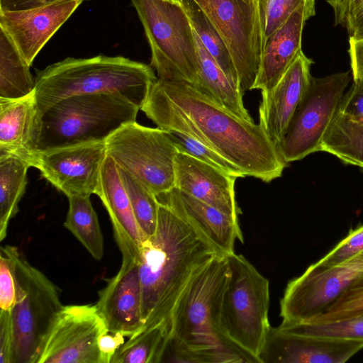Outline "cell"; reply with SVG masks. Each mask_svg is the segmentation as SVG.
<instances>
[{
  "label": "cell",
  "instance_id": "cell-1",
  "mask_svg": "<svg viewBox=\"0 0 363 363\" xmlns=\"http://www.w3.org/2000/svg\"><path fill=\"white\" fill-rule=\"evenodd\" d=\"M140 109L158 128L196 139L245 177L269 183L287 164L259 124L237 116L193 84L157 78Z\"/></svg>",
  "mask_w": 363,
  "mask_h": 363
},
{
  "label": "cell",
  "instance_id": "cell-2",
  "mask_svg": "<svg viewBox=\"0 0 363 363\" xmlns=\"http://www.w3.org/2000/svg\"><path fill=\"white\" fill-rule=\"evenodd\" d=\"M158 201L155 233L143 240L138 257L141 331L160 323L169 331L172 313L189 283L213 258L225 255L180 213Z\"/></svg>",
  "mask_w": 363,
  "mask_h": 363
},
{
  "label": "cell",
  "instance_id": "cell-3",
  "mask_svg": "<svg viewBox=\"0 0 363 363\" xmlns=\"http://www.w3.org/2000/svg\"><path fill=\"white\" fill-rule=\"evenodd\" d=\"M229 275L228 256L220 255L189 283L172 313L159 363L250 362L221 330V303Z\"/></svg>",
  "mask_w": 363,
  "mask_h": 363
},
{
  "label": "cell",
  "instance_id": "cell-4",
  "mask_svg": "<svg viewBox=\"0 0 363 363\" xmlns=\"http://www.w3.org/2000/svg\"><path fill=\"white\" fill-rule=\"evenodd\" d=\"M157 79L152 67L123 56L67 57L37 72L39 116L65 98L86 94L120 95L140 109Z\"/></svg>",
  "mask_w": 363,
  "mask_h": 363
},
{
  "label": "cell",
  "instance_id": "cell-5",
  "mask_svg": "<svg viewBox=\"0 0 363 363\" xmlns=\"http://www.w3.org/2000/svg\"><path fill=\"white\" fill-rule=\"evenodd\" d=\"M139 110L111 93L65 98L40 116L34 151L105 142L123 125L136 121Z\"/></svg>",
  "mask_w": 363,
  "mask_h": 363
},
{
  "label": "cell",
  "instance_id": "cell-6",
  "mask_svg": "<svg viewBox=\"0 0 363 363\" xmlns=\"http://www.w3.org/2000/svg\"><path fill=\"white\" fill-rule=\"evenodd\" d=\"M230 275L220 309L225 338L250 362L262 363L270 330L269 282L242 255H228Z\"/></svg>",
  "mask_w": 363,
  "mask_h": 363
},
{
  "label": "cell",
  "instance_id": "cell-7",
  "mask_svg": "<svg viewBox=\"0 0 363 363\" xmlns=\"http://www.w3.org/2000/svg\"><path fill=\"white\" fill-rule=\"evenodd\" d=\"M2 247L11 259L16 286V302L11 310L12 363H37L49 330L63 307L60 290L28 262L18 247Z\"/></svg>",
  "mask_w": 363,
  "mask_h": 363
},
{
  "label": "cell",
  "instance_id": "cell-8",
  "mask_svg": "<svg viewBox=\"0 0 363 363\" xmlns=\"http://www.w3.org/2000/svg\"><path fill=\"white\" fill-rule=\"evenodd\" d=\"M151 51L158 79L197 86L199 61L193 29L182 5L163 0H130Z\"/></svg>",
  "mask_w": 363,
  "mask_h": 363
},
{
  "label": "cell",
  "instance_id": "cell-9",
  "mask_svg": "<svg viewBox=\"0 0 363 363\" xmlns=\"http://www.w3.org/2000/svg\"><path fill=\"white\" fill-rule=\"evenodd\" d=\"M107 155L156 196L175 185L177 152L172 133L136 121L123 125L105 141Z\"/></svg>",
  "mask_w": 363,
  "mask_h": 363
},
{
  "label": "cell",
  "instance_id": "cell-10",
  "mask_svg": "<svg viewBox=\"0 0 363 363\" xmlns=\"http://www.w3.org/2000/svg\"><path fill=\"white\" fill-rule=\"evenodd\" d=\"M350 72L311 77L301 101L278 145L286 163L320 151L324 138L340 111Z\"/></svg>",
  "mask_w": 363,
  "mask_h": 363
},
{
  "label": "cell",
  "instance_id": "cell-11",
  "mask_svg": "<svg viewBox=\"0 0 363 363\" xmlns=\"http://www.w3.org/2000/svg\"><path fill=\"white\" fill-rule=\"evenodd\" d=\"M227 45L244 94L252 90L263 50L258 0H194Z\"/></svg>",
  "mask_w": 363,
  "mask_h": 363
},
{
  "label": "cell",
  "instance_id": "cell-12",
  "mask_svg": "<svg viewBox=\"0 0 363 363\" xmlns=\"http://www.w3.org/2000/svg\"><path fill=\"white\" fill-rule=\"evenodd\" d=\"M363 275V251L329 268L308 267L291 279L280 301L281 323L305 322L333 305Z\"/></svg>",
  "mask_w": 363,
  "mask_h": 363
},
{
  "label": "cell",
  "instance_id": "cell-13",
  "mask_svg": "<svg viewBox=\"0 0 363 363\" xmlns=\"http://www.w3.org/2000/svg\"><path fill=\"white\" fill-rule=\"evenodd\" d=\"M107 330L96 304L63 306L37 363H100L98 342Z\"/></svg>",
  "mask_w": 363,
  "mask_h": 363
},
{
  "label": "cell",
  "instance_id": "cell-14",
  "mask_svg": "<svg viewBox=\"0 0 363 363\" xmlns=\"http://www.w3.org/2000/svg\"><path fill=\"white\" fill-rule=\"evenodd\" d=\"M107 157L105 142L34 151L28 161L67 197L96 193Z\"/></svg>",
  "mask_w": 363,
  "mask_h": 363
},
{
  "label": "cell",
  "instance_id": "cell-15",
  "mask_svg": "<svg viewBox=\"0 0 363 363\" xmlns=\"http://www.w3.org/2000/svg\"><path fill=\"white\" fill-rule=\"evenodd\" d=\"M121 252V268L99 292L96 306L109 332L130 337L143 328L142 289L137 256L128 250Z\"/></svg>",
  "mask_w": 363,
  "mask_h": 363
},
{
  "label": "cell",
  "instance_id": "cell-16",
  "mask_svg": "<svg viewBox=\"0 0 363 363\" xmlns=\"http://www.w3.org/2000/svg\"><path fill=\"white\" fill-rule=\"evenodd\" d=\"M86 0H62L22 10H0V28L29 66L48 41Z\"/></svg>",
  "mask_w": 363,
  "mask_h": 363
},
{
  "label": "cell",
  "instance_id": "cell-17",
  "mask_svg": "<svg viewBox=\"0 0 363 363\" xmlns=\"http://www.w3.org/2000/svg\"><path fill=\"white\" fill-rule=\"evenodd\" d=\"M176 144L174 187L238 221L241 211L235 199L237 178L199 160Z\"/></svg>",
  "mask_w": 363,
  "mask_h": 363
},
{
  "label": "cell",
  "instance_id": "cell-18",
  "mask_svg": "<svg viewBox=\"0 0 363 363\" xmlns=\"http://www.w3.org/2000/svg\"><path fill=\"white\" fill-rule=\"evenodd\" d=\"M312 64L301 51L273 88L261 91L259 124L277 146L308 88Z\"/></svg>",
  "mask_w": 363,
  "mask_h": 363
},
{
  "label": "cell",
  "instance_id": "cell-19",
  "mask_svg": "<svg viewBox=\"0 0 363 363\" xmlns=\"http://www.w3.org/2000/svg\"><path fill=\"white\" fill-rule=\"evenodd\" d=\"M363 349V342L311 337L272 328L262 363H345Z\"/></svg>",
  "mask_w": 363,
  "mask_h": 363
},
{
  "label": "cell",
  "instance_id": "cell-20",
  "mask_svg": "<svg viewBox=\"0 0 363 363\" xmlns=\"http://www.w3.org/2000/svg\"><path fill=\"white\" fill-rule=\"evenodd\" d=\"M315 15V0H305L266 40L252 89L273 88L302 51L306 21Z\"/></svg>",
  "mask_w": 363,
  "mask_h": 363
},
{
  "label": "cell",
  "instance_id": "cell-21",
  "mask_svg": "<svg viewBox=\"0 0 363 363\" xmlns=\"http://www.w3.org/2000/svg\"><path fill=\"white\" fill-rule=\"evenodd\" d=\"M182 216L218 250L227 256L234 253L237 240L243 242L238 221L218 209L174 187L156 196Z\"/></svg>",
  "mask_w": 363,
  "mask_h": 363
},
{
  "label": "cell",
  "instance_id": "cell-22",
  "mask_svg": "<svg viewBox=\"0 0 363 363\" xmlns=\"http://www.w3.org/2000/svg\"><path fill=\"white\" fill-rule=\"evenodd\" d=\"M108 213L116 243L138 257L143 241L132 206L114 161L105 159L96 193Z\"/></svg>",
  "mask_w": 363,
  "mask_h": 363
},
{
  "label": "cell",
  "instance_id": "cell-23",
  "mask_svg": "<svg viewBox=\"0 0 363 363\" xmlns=\"http://www.w3.org/2000/svg\"><path fill=\"white\" fill-rule=\"evenodd\" d=\"M39 118L34 92L18 99L0 97V155L28 160L34 152Z\"/></svg>",
  "mask_w": 363,
  "mask_h": 363
},
{
  "label": "cell",
  "instance_id": "cell-24",
  "mask_svg": "<svg viewBox=\"0 0 363 363\" xmlns=\"http://www.w3.org/2000/svg\"><path fill=\"white\" fill-rule=\"evenodd\" d=\"M193 35L200 65L199 84L196 86L237 116L254 121L244 106L240 87L227 77L194 29Z\"/></svg>",
  "mask_w": 363,
  "mask_h": 363
},
{
  "label": "cell",
  "instance_id": "cell-25",
  "mask_svg": "<svg viewBox=\"0 0 363 363\" xmlns=\"http://www.w3.org/2000/svg\"><path fill=\"white\" fill-rule=\"evenodd\" d=\"M28 159L15 154L0 155V240L6 236L10 220L18 213V203L28 183Z\"/></svg>",
  "mask_w": 363,
  "mask_h": 363
},
{
  "label": "cell",
  "instance_id": "cell-26",
  "mask_svg": "<svg viewBox=\"0 0 363 363\" xmlns=\"http://www.w3.org/2000/svg\"><path fill=\"white\" fill-rule=\"evenodd\" d=\"M9 36L0 28V97L18 99L35 91V78Z\"/></svg>",
  "mask_w": 363,
  "mask_h": 363
},
{
  "label": "cell",
  "instance_id": "cell-27",
  "mask_svg": "<svg viewBox=\"0 0 363 363\" xmlns=\"http://www.w3.org/2000/svg\"><path fill=\"white\" fill-rule=\"evenodd\" d=\"M69 209L64 226L96 259L104 256V238L90 196L68 197Z\"/></svg>",
  "mask_w": 363,
  "mask_h": 363
},
{
  "label": "cell",
  "instance_id": "cell-28",
  "mask_svg": "<svg viewBox=\"0 0 363 363\" xmlns=\"http://www.w3.org/2000/svg\"><path fill=\"white\" fill-rule=\"evenodd\" d=\"M320 151L363 168V123L339 111L324 138Z\"/></svg>",
  "mask_w": 363,
  "mask_h": 363
},
{
  "label": "cell",
  "instance_id": "cell-29",
  "mask_svg": "<svg viewBox=\"0 0 363 363\" xmlns=\"http://www.w3.org/2000/svg\"><path fill=\"white\" fill-rule=\"evenodd\" d=\"M180 1L192 28L205 48L227 77L240 87L238 74L232 56L218 30L194 0Z\"/></svg>",
  "mask_w": 363,
  "mask_h": 363
},
{
  "label": "cell",
  "instance_id": "cell-30",
  "mask_svg": "<svg viewBox=\"0 0 363 363\" xmlns=\"http://www.w3.org/2000/svg\"><path fill=\"white\" fill-rule=\"evenodd\" d=\"M167 333L166 324L160 323L128 337L111 363H159Z\"/></svg>",
  "mask_w": 363,
  "mask_h": 363
},
{
  "label": "cell",
  "instance_id": "cell-31",
  "mask_svg": "<svg viewBox=\"0 0 363 363\" xmlns=\"http://www.w3.org/2000/svg\"><path fill=\"white\" fill-rule=\"evenodd\" d=\"M117 168L143 240L152 236L158 219L159 201L156 195L127 171L118 166Z\"/></svg>",
  "mask_w": 363,
  "mask_h": 363
},
{
  "label": "cell",
  "instance_id": "cell-32",
  "mask_svg": "<svg viewBox=\"0 0 363 363\" xmlns=\"http://www.w3.org/2000/svg\"><path fill=\"white\" fill-rule=\"evenodd\" d=\"M278 328L306 336L363 342V315L324 323H281Z\"/></svg>",
  "mask_w": 363,
  "mask_h": 363
},
{
  "label": "cell",
  "instance_id": "cell-33",
  "mask_svg": "<svg viewBox=\"0 0 363 363\" xmlns=\"http://www.w3.org/2000/svg\"><path fill=\"white\" fill-rule=\"evenodd\" d=\"M362 315H363V275L355 280L337 301L325 311L303 323H330Z\"/></svg>",
  "mask_w": 363,
  "mask_h": 363
},
{
  "label": "cell",
  "instance_id": "cell-34",
  "mask_svg": "<svg viewBox=\"0 0 363 363\" xmlns=\"http://www.w3.org/2000/svg\"><path fill=\"white\" fill-rule=\"evenodd\" d=\"M170 133L175 142L190 155L237 179L245 177L236 166L199 141L184 133Z\"/></svg>",
  "mask_w": 363,
  "mask_h": 363
},
{
  "label": "cell",
  "instance_id": "cell-35",
  "mask_svg": "<svg viewBox=\"0 0 363 363\" xmlns=\"http://www.w3.org/2000/svg\"><path fill=\"white\" fill-rule=\"evenodd\" d=\"M363 251V224L350 229L347 235L329 252L308 266L313 270L323 269L339 264Z\"/></svg>",
  "mask_w": 363,
  "mask_h": 363
},
{
  "label": "cell",
  "instance_id": "cell-36",
  "mask_svg": "<svg viewBox=\"0 0 363 363\" xmlns=\"http://www.w3.org/2000/svg\"><path fill=\"white\" fill-rule=\"evenodd\" d=\"M305 0H270L265 13L263 47L267 38L278 29Z\"/></svg>",
  "mask_w": 363,
  "mask_h": 363
},
{
  "label": "cell",
  "instance_id": "cell-37",
  "mask_svg": "<svg viewBox=\"0 0 363 363\" xmlns=\"http://www.w3.org/2000/svg\"><path fill=\"white\" fill-rule=\"evenodd\" d=\"M16 298V286L11 259L4 249L0 250V308L11 311Z\"/></svg>",
  "mask_w": 363,
  "mask_h": 363
},
{
  "label": "cell",
  "instance_id": "cell-38",
  "mask_svg": "<svg viewBox=\"0 0 363 363\" xmlns=\"http://www.w3.org/2000/svg\"><path fill=\"white\" fill-rule=\"evenodd\" d=\"M340 112L363 123V79H354L352 87L343 96Z\"/></svg>",
  "mask_w": 363,
  "mask_h": 363
},
{
  "label": "cell",
  "instance_id": "cell-39",
  "mask_svg": "<svg viewBox=\"0 0 363 363\" xmlns=\"http://www.w3.org/2000/svg\"><path fill=\"white\" fill-rule=\"evenodd\" d=\"M13 341V330L11 311L1 310L0 363H12Z\"/></svg>",
  "mask_w": 363,
  "mask_h": 363
},
{
  "label": "cell",
  "instance_id": "cell-40",
  "mask_svg": "<svg viewBox=\"0 0 363 363\" xmlns=\"http://www.w3.org/2000/svg\"><path fill=\"white\" fill-rule=\"evenodd\" d=\"M333 10L335 25L349 29L357 11L363 6V0H327Z\"/></svg>",
  "mask_w": 363,
  "mask_h": 363
},
{
  "label": "cell",
  "instance_id": "cell-41",
  "mask_svg": "<svg viewBox=\"0 0 363 363\" xmlns=\"http://www.w3.org/2000/svg\"><path fill=\"white\" fill-rule=\"evenodd\" d=\"M125 342V336L119 333L108 330L104 333L99 339L100 363H111L119 347Z\"/></svg>",
  "mask_w": 363,
  "mask_h": 363
},
{
  "label": "cell",
  "instance_id": "cell-42",
  "mask_svg": "<svg viewBox=\"0 0 363 363\" xmlns=\"http://www.w3.org/2000/svg\"><path fill=\"white\" fill-rule=\"evenodd\" d=\"M348 53L353 80L363 79V38H349Z\"/></svg>",
  "mask_w": 363,
  "mask_h": 363
},
{
  "label": "cell",
  "instance_id": "cell-43",
  "mask_svg": "<svg viewBox=\"0 0 363 363\" xmlns=\"http://www.w3.org/2000/svg\"><path fill=\"white\" fill-rule=\"evenodd\" d=\"M62 0H0V10H22L53 4ZM90 1V0H86Z\"/></svg>",
  "mask_w": 363,
  "mask_h": 363
},
{
  "label": "cell",
  "instance_id": "cell-44",
  "mask_svg": "<svg viewBox=\"0 0 363 363\" xmlns=\"http://www.w3.org/2000/svg\"><path fill=\"white\" fill-rule=\"evenodd\" d=\"M347 32L350 38L357 40L363 38V6L354 15Z\"/></svg>",
  "mask_w": 363,
  "mask_h": 363
},
{
  "label": "cell",
  "instance_id": "cell-45",
  "mask_svg": "<svg viewBox=\"0 0 363 363\" xmlns=\"http://www.w3.org/2000/svg\"><path fill=\"white\" fill-rule=\"evenodd\" d=\"M270 0H258V9L260 18L261 27L262 30V35L265 27V13L267 6Z\"/></svg>",
  "mask_w": 363,
  "mask_h": 363
},
{
  "label": "cell",
  "instance_id": "cell-46",
  "mask_svg": "<svg viewBox=\"0 0 363 363\" xmlns=\"http://www.w3.org/2000/svg\"><path fill=\"white\" fill-rule=\"evenodd\" d=\"M163 1L171 3V4H174L182 5L180 0H163Z\"/></svg>",
  "mask_w": 363,
  "mask_h": 363
}]
</instances>
